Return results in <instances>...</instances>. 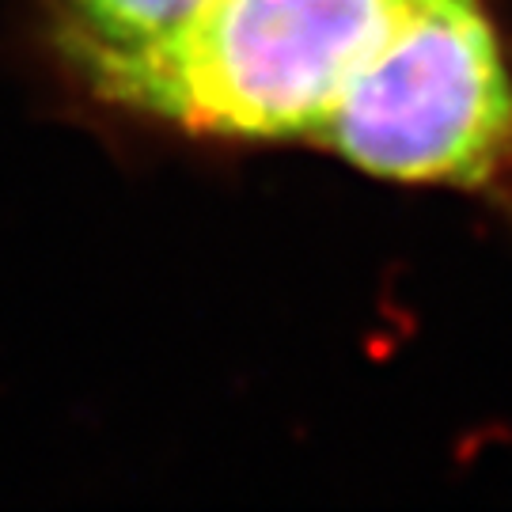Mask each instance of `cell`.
<instances>
[{"label": "cell", "mask_w": 512, "mask_h": 512, "mask_svg": "<svg viewBox=\"0 0 512 512\" xmlns=\"http://www.w3.org/2000/svg\"><path fill=\"white\" fill-rule=\"evenodd\" d=\"M315 141L380 179L512 205V73L482 4L414 0Z\"/></svg>", "instance_id": "cell-1"}, {"label": "cell", "mask_w": 512, "mask_h": 512, "mask_svg": "<svg viewBox=\"0 0 512 512\" xmlns=\"http://www.w3.org/2000/svg\"><path fill=\"white\" fill-rule=\"evenodd\" d=\"M414 0H213L171 118L228 137H315Z\"/></svg>", "instance_id": "cell-2"}, {"label": "cell", "mask_w": 512, "mask_h": 512, "mask_svg": "<svg viewBox=\"0 0 512 512\" xmlns=\"http://www.w3.org/2000/svg\"><path fill=\"white\" fill-rule=\"evenodd\" d=\"M57 50L103 99L171 118L183 57L213 0H42Z\"/></svg>", "instance_id": "cell-3"}]
</instances>
